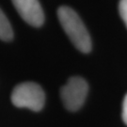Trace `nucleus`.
Returning a JSON list of instances; mask_svg holds the SVG:
<instances>
[{
  "mask_svg": "<svg viewBox=\"0 0 127 127\" xmlns=\"http://www.w3.org/2000/svg\"><path fill=\"white\" fill-rule=\"evenodd\" d=\"M58 17L69 39L82 53L91 50V39L85 25L73 9L62 6L58 9Z\"/></svg>",
  "mask_w": 127,
  "mask_h": 127,
  "instance_id": "nucleus-1",
  "label": "nucleus"
},
{
  "mask_svg": "<svg viewBox=\"0 0 127 127\" xmlns=\"http://www.w3.org/2000/svg\"><path fill=\"white\" fill-rule=\"evenodd\" d=\"M11 102L17 107L40 111L44 105L45 94L40 85L33 82H25L14 88Z\"/></svg>",
  "mask_w": 127,
  "mask_h": 127,
  "instance_id": "nucleus-2",
  "label": "nucleus"
},
{
  "mask_svg": "<svg viewBox=\"0 0 127 127\" xmlns=\"http://www.w3.org/2000/svg\"><path fill=\"white\" fill-rule=\"evenodd\" d=\"M88 94V84L79 76L71 77L61 88L60 97L65 107L70 111H76L81 107Z\"/></svg>",
  "mask_w": 127,
  "mask_h": 127,
  "instance_id": "nucleus-3",
  "label": "nucleus"
},
{
  "mask_svg": "<svg viewBox=\"0 0 127 127\" xmlns=\"http://www.w3.org/2000/svg\"><path fill=\"white\" fill-rule=\"evenodd\" d=\"M19 15L32 27H41L44 14L39 0H11Z\"/></svg>",
  "mask_w": 127,
  "mask_h": 127,
  "instance_id": "nucleus-4",
  "label": "nucleus"
},
{
  "mask_svg": "<svg viewBox=\"0 0 127 127\" xmlns=\"http://www.w3.org/2000/svg\"><path fill=\"white\" fill-rule=\"evenodd\" d=\"M13 38V31L7 16L0 9V40L9 41Z\"/></svg>",
  "mask_w": 127,
  "mask_h": 127,
  "instance_id": "nucleus-5",
  "label": "nucleus"
},
{
  "mask_svg": "<svg viewBox=\"0 0 127 127\" xmlns=\"http://www.w3.org/2000/svg\"><path fill=\"white\" fill-rule=\"evenodd\" d=\"M119 11L123 21L127 27V0H121L119 3Z\"/></svg>",
  "mask_w": 127,
  "mask_h": 127,
  "instance_id": "nucleus-6",
  "label": "nucleus"
},
{
  "mask_svg": "<svg viewBox=\"0 0 127 127\" xmlns=\"http://www.w3.org/2000/svg\"><path fill=\"white\" fill-rule=\"evenodd\" d=\"M123 120L127 125V94L124 97L123 103Z\"/></svg>",
  "mask_w": 127,
  "mask_h": 127,
  "instance_id": "nucleus-7",
  "label": "nucleus"
}]
</instances>
